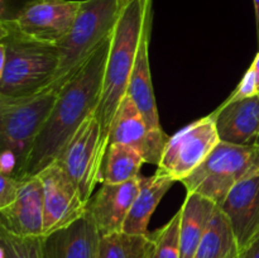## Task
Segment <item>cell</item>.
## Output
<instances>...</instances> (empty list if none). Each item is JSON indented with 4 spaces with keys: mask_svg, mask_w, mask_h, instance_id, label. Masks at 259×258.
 I'll list each match as a JSON object with an SVG mask.
<instances>
[{
    "mask_svg": "<svg viewBox=\"0 0 259 258\" xmlns=\"http://www.w3.org/2000/svg\"><path fill=\"white\" fill-rule=\"evenodd\" d=\"M175 180L156 171L153 176H139V191L124 223L123 232L128 234H149L148 224L159 201L163 199Z\"/></svg>",
    "mask_w": 259,
    "mask_h": 258,
    "instance_id": "cell-19",
    "label": "cell"
},
{
    "mask_svg": "<svg viewBox=\"0 0 259 258\" xmlns=\"http://www.w3.org/2000/svg\"><path fill=\"white\" fill-rule=\"evenodd\" d=\"M219 142L211 114L197 119L169 137L157 172L181 182L209 157Z\"/></svg>",
    "mask_w": 259,
    "mask_h": 258,
    "instance_id": "cell-8",
    "label": "cell"
},
{
    "mask_svg": "<svg viewBox=\"0 0 259 258\" xmlns=\"http://www.w3.org/2000/svg\"><path fill=\"white\" fill-rule=\"evenodd\" d=\"M152 25L146 28L139 43L136 65L129 80L126 95L134 101L137 108L146 119L151 129L162 128L159 123L158 109L152 83L151 65H149V40H151Z\"/></svg>",
    "mask_w": 259,
    "mask_h": 258,
    "instance_id": "cell-17",
    "label": "cell"
},
{
    "mask_svg": "<svg viewBox=\"0 0 259 258\" xmlns=\"http://www.w3.org/2000/svg\"><path fill=\"white\" fill-rule=\"evenodd\" d=\"M45 189V235L65 228L85 214L88 205L65 169L57 163L35 175Z\"/></svg>",
    "mask_w": 259,
    "mask_h": 258,
    "instance_id": "cell-11",
    "label": "cell"
},
{
    "mask_svg": "<svg viewBox=\"0 0 259 258\" xmlns=\"http://www.w3.org/2000/svg\"><path fill=\"white\" fill-rule=\"evenodd\" d=\"M239 258H259V237L240 250Z\"/></svg>",
    "mask_w": 259,
    "mask_h": 258,
    "instance_id": "cell-28",
    "label": "cell"
},
{
    "mask_svg": "<svg viewBox=\"0 0 259 258\" xmlns=\"http://www.w3.org/2000/svg\"><path fill=\"white\" fill-rule=\"evenodd\" d=\"M25 179L0 175V209L12 204L18 197Z\"/></svg>",
    "mask_w": 259,
    "mask_h": 258,
    "instance_id": "cell-25",
    "label": "cell"
},
{
    "mask_svg": "<svg viewBox=\"0 0 259 258\" xmlns=\"http://www.w3.org/2000/svg\"><path fill=\"white\" fill-rule=\"evenodd\" d=\"M250 67L253 68V71H254L255 73V78H257V83H258V91H259V51L257 53V56H255L254 61H253L252 66Z\"/></svg>",
    "mask_w": 259,
    "mask_h": 258,
    "instance_id": "cell-29",
    "label": "cell"
},
{
    "mask_svg": "<svg viewBox=\"0 0 259 258\" xmlns=\"http://www.w3.org/2000/svg\"><path fill=\"white\" fill-rule=\"evenodd\" d=\"M180 219L179 210L163 228L153 233L156 245L152 258H180Z\"/></svg>",
    "mask_w": 259,
    "mask_h": 258,
    "instance_id": "cell-24",
    "label": "cell"
},
{
    "mask_svg": "<svg viewBox=\"0 0 259 258\" xmlns=\"http://www.w3.org/2000/svg\"><path fill=\"white\" fill-rule=\"evenodd\" d=\"M0 96L23 98L50 88L60 67L58 46L0 28Z\"/></svg>",
    "mask_w": 259,
    "mask_h": 258,
    "instance_id": "cell-4",
    "label": "cell"
},
{
    "mask_svg": "<svg viewBox=\"0 0 259 258\" xmlns=\"http://www.w3.org/2000/svg\"><path fill=\"white\" fill-rule=\"evenodd\" d=\"M143 163H146L143 157L132 147L121 143L108 144L101 161L99 182L123 184L138 179Z\"/></svg>",
    "mask_w": 259,
    "mask_h": 258,
    "instance_id": "cell-20",
    "label": "cell"
},
{
    "mask_svg": "<svg viewBox=\"0 0 259 258\" xmlns=\"http://www.w3.org/2000/svg\"><path fill=\"white\" fill-rule=\"evenodd\" d=\"M211 116L222 142L237 146L259 144V95L225 100Z\"/></svg>",
    "mask_w": 259,
    "mask_h": 258,
    "instance_id": "cell-15",
    "label": "cell"
},
{
    "mask_svg": "<svg viewBox=\"0 0 259 258\" xmlns=\"http://www.w3.org/2000/svg\"><path fill=\"white\" fill-rule=\"evenodd\" d=\"M253 4H254L255 23H257V34H258V42H259V0H253Z\"/></svg>",
    "mask_w": 259,
    "mask_h": 258,
    "instance_id": "cell-30",
    "label": "cell"
},
{
    "mask_svg": "<svg viewBox=\"0 0 259 258\" xmlns=\"http://www.w3.org/2000/svg\"><path fill=\"white\" fill-rule=\"evenodd\" d=\"M124 0H82L72 28L58 45L60 67L50 88L60 89L110 38Z\"/></svg>",
    "mask_w": 259,
    "mask_h": 258,
    "instance_id": "cell-5",
    "label": "cell"
},
{
    "mask_svg": "<svg viewBox=\"0 0 259 258\" xmlns=\"http://www.w3.org/2000/svg\"><path fill=\"white\" fill-rule=\"evenodd\" d=\"M239 252L232 224L218 207L194 258H239Z\"/></svg>",
    "mask_w": 259,
    "mask_h": 258,
    "instance_id": "cell-21",
    "label": "cell"
},
{
    "mask_svg": "<svg viewBox=\"0 0 259 258\" xmlns=\"http://www.w3.org/2000/svg\"><path fill=\"white\" fill-rule=\"evenodd\" d=\"M0 258H42V237H19L0 228Z\"/></svg>",
    "mask_w": 259,
    "mask_h": 258,
    "instance_id": "cell-23",
    "label": "cell"
},
{
    "mask_svg": "<svg viewBox=\"0 0 259 258\" xmlns=\"http://www.w3.org/2000/svg\"><path fill=\"white\" fill-rule=\"evenodd\" d=\"M255 95H259L257 78H255V73L254 71H253V68L249 67L247 72L244 73L242 81H240L239 85L237 86L234 93H233L227 100H238V99H244Z\"/></svg>",
    "mask_w": 259,
    "mask_h": 258,
    "instance_id": "cell-26",
    "label": "cell"
},
{
    "mask_svg": "<svg viewBox=\"0 0 259 258\" xmlns=\"http://www.w3.org/2000/svg\"><path fill=\"white\" fill-rule=\"evenodd\" d=\"M60 89L23 98L0 96V175L27 179L33 144L52 111Z\"/></svg>",
    "mask_w": 259,
    "mask_h": 258,
    "instance_id": "cell-3",
    "label": "cell"
},
{
    "mask_svg": "<svg viewBox=\"0 0 259 258\" xmlns=\"http://www.w3.org/2000/svg\"><path fill=\"white\" fill-rule=\"evenodd\" d=\"M259 171V144L237 146L219 142L206 159L181 184L187 192L211 200L217 206L240 181Z\"/></svg>",
    "mask_w": 259,
    "mask_h": 258,
    "instance_id": "cell-6",
    "label": "cell"
},
{
    "mask_svg": "<svg viewBox=\"0 0 259 258\" xmlns=\"http://www.w3.org/2000/svg\"><path fill=\"white\" fill-rule=\"evenodd\" d=\"M82 0H28L13 20L0 28L43 45L58 46L72 28Z\"/></svg>",
    "mask_w": 259,
    "mask_h": 258,
    "instance_id": "cell-7",
    "label": "cell"
},
{
    "mask_svg": "<svg viewBox=\"0 0 259 258\" xmlns=\"http://www.w3.org/2000/svg\"><path fill=\"white\" fill-rule=\"evenodd\" d=\"M104 152L105 143L100 121L94 113L81 124L56 159L75 182L86 205L93 197L95 185L99 182Z\"/></svg>",
    "mask_w": 259,
    "mask_h": 258,
    "instance_id": "cell-9",
    "label": "cell"
},
{
    "mask_svg": "<svg viewBox=\"0 0 259 258\" xmlns=\"http://www.w3.org/2000/svg\"><path fill=\"white\" fill-rule=\"evenodd\" d=\"M101 234L93 215L85 214L70 225L42 237V258H98Z\"/></svg>",
    "mask_w": 259,
    "mask_h": 258,
    "instance_id": "cell-13",
    "label": "cell"
},
{
    "mask_svg": "<svg viewBox=\"0 0 259 258\" xmlns=\"http://www.w3.org/2000/svg\"><path fill=\"white\" fill-rule=\"evenodd\" d=\"M168 139L162 128H149L134 101L128 95L124 96L111 121L108 144H126L138 151L146 163L158 166Z\"/></svg>",
    "mask_w": 259,
    "mask_h": 258,
    "instance_id": "cell-10",
    "label": "cell"
},
{
    "mask_svg": "<svg viewBox=\"0 0 259 258\" xmlns=\"http://www.w3.org/2000/svg\"><path fill=\"white\" fill-rule=\"evenodd\" d=\"M110 38L58 90L57 100L43 124L28 159L25 177L35 176L57 157L81 124L96 113L103 90Z\"/></svg>",
    "mask_w": 259,
    "mask_h": 258,
    "instance_id": "cell-1",
    "label": "cell"
},
{
    "mask_svg": "<svg viewBox=\"0 0 259 258\" xmlns=\"http://www.w3.org/2000/svg\"><path fill=\"white\" fill-rule=\"evenodd\" d=\"M28 0H0V22L13 20Z\"/></svg>",
    "mask_w": 259,
    "mask_h": 258,
    "instance_id": "cell-27",
    "label": "cell"
},
{
    "mask_svg": "<svg viewBox=\"0 0 259 258\" xmlns=\"http://www.w3.org/2000/svg\"><path fill=\"white\" fill-rule=\"evenodd\" d=\"M0 228L19 237L45 235V189L39 177H27L17 199L0 209Z\"/></svg>",
    "mask_w": 259,
    "mask_h": 258,
    "instance_id": "cell-12",
    "label": "cell"
},
{
    "mask_svg": "<svg viewBox=\"0 0 259 258\" xmlns=\"http://www.w3.org/2000/svg\"><path fill=\"white\" fill-rule=\"evenodd\" d=\"M153 234L136 235L119 232L101 237L98 258H152Z\"/></svg>",
    "mask_w": 259,
    "mask_h": 258,
    "instance_id": "cell-22",
    "label": "cell"
},
{
    "mask_svg": "<svg viewBox=\"0 0 259 258\" xmlns=\"http://www.w3.org/2000/svg\"><path fill=\"white\" fill-rule=\"evenodd\" d=\"M218 210L217 204L195 192H187L180 212V258H194L200 242Z\"/></svg>",
    "mask_w": 259,
    "mask_h": 258,
    "instance_id": "cell-18",
    "label": "cell"
},
{
    "mask_svg": "<svg viewBox=\"0 0 259 258\" xmlns=\"http://www.w3.org/2000/svg\"><path fill=\"white\" fill-rule=\"evenodd\" d=\"M219 209L227 215L239 249L259 237V171L240 181Z\"/></svg>",
    "mask_w": 259,
    "mask_h": 258,
    "instance_id": "cell-14",
    "label": "cell"
},
{
    "mask_svg": "<svg viewBox=\"0 0 259 258\" xmlns=\"http://www.w3.org/2000/svg\"><path fill=\"white\" fill-rule=\"evenodd\" d=\"M152 0H124L120 15L111 33L103 90L96 116L101 125L104 143L108 144L111 121L126 95L143 33L152 25Z\"/></svg>",
    "mask_w": 259,
    "mask_h": 258,
    "instance_id": "cell-2",
    "label": "cell"
},
{
    "mask_svg": "<svg viewBox=\"0 0 259 258\" xmlns=\"http://www.w3.org/2000/svg\"><path fill=\"white\" fill-rule=\"evenodd\" d=\"M139 191V177L123 184H101L88 204L101 237L123 232L124 223Z\"/></svg>",
    "mask_w": 259,
    "mask_h": 258,
    "instance_id": "cell-16",
    "label": "cell"
}]
</instances>
